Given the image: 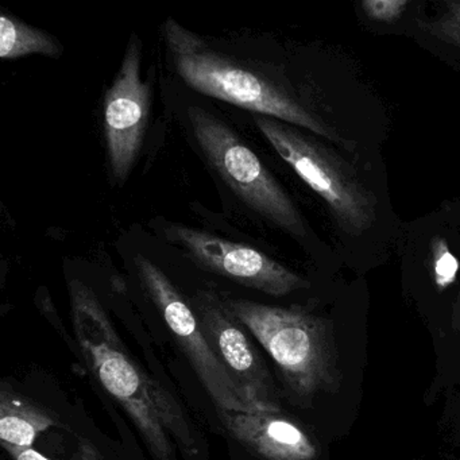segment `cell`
<instances>
[{
    "mask_svg": "<svg viewBox=\"0 0 460 460\" xmlns=\"http://www.w3.org/2000/svg\"><path fill=\"white\" fill-rule=\"evenodd\" d=\"M164 37L177 74L192 90L327 139L335 137L322 118L257 66L215 50L172 18L164 23Z\"/></svg>",
    "mask_w": 460,
    "mask_h": 460,
    "instance_id": "cell-1",
    "label": "cell"
},
{
    "mask_svg": "<svg viewBox=\"0 0 460 460\" xmlns=\"http://www.w3.org/2000/svg\"><path fill=\"white\" fill-rule=\"evenodd\" d=\"M228 311L273 358L285 384L298 398H311L336 384L332 336L322 317L300 306L266 305L223 297Z\"/></svg>",
    "mask_w": 460,
    "mask_h": 460,
    "instance_id": "cell-2",
    "label": "cell"
},
{
    "mask_svg": "<svg viewBox=\"0 0 460 460\" xmlns=\"http://www.w3.org/2000/svg\"><path fill=\"white\" fill-rule=\"evenodd\" d=\"M75 330L80 346L104 389L126 409L160 460L172 459V446L147 390V376L122 349L109 316L93 290L69 282Z\"/></svg>",
    "mask_w": 460,
    "mask_h": 460,
    "instance_id": "cell-3",
    "label": "cell"
},
{
    "mask_svg": "<svg viewBox=\"0 0 460 460\" xmlns=\"http://www.w3.org/2000/svg\"><path fill=\"white\" fill-rule=\"evenodd\" d=\"M255 125L279 157L330 207L344 233L358 236L376 220V198L352 166L296 126L255 115Z\"/></svg>",
    "mask_w": 460,
    "mask_h": 460,
    "instance_id": "cell-4",
    "label": "cell"
},
{
    "mask_svg": "<svg viewBox=\"0 0 460 460\" xmlns=\"http://www.w3.org/2000/svg\"><path fill=\"white\" fill-rule=\"evenodd\" d=\"M196 142L225 184L260 217L295 235H304L295 203L258 155L219 118L201 107L188 109Z\"/></svg>",
    "mask_w": 460,
    "mask_h": 460,
    "instance_id": "cell-5",
    "label": "cell"
},
{
    "mask_svg": "<svg viewBox=\"0 0 460 460\" xmlns=\"http://www.w3.org/2000/svg\"><path fill=\"white\" fill-rule=\"evenodd\" d=\"M134 263L147 295L163 314L180 346L184 349L201 384L217 408L242 413L255 411L209 344L192 306L185 301L171 279L144 255H137Z\"/></svg>",
    "mask_w": 460,
    "mask_h": 460,
    "instance_id": "cell-6",
    "label": "cell"
},
{
    "mask_svg": "<svg viewBox=\"0 0 460 460\" xmlns=\"http://www.w3.org/2000/svg\"><path fill=\"white\" fill-rule=\"evenodd\" d=\"M214 351L255 411H281L273 378L246 327L228 311L222 296L200 289L190 298Z\"/></svg>",
    "mask_w": 460,
    "mask_h": 460,
    "instance_id": "cell-7",
    "label": "cell"
},
{
    "mask_svg": "<svg viewBox=\"0 0 460 460\" xmlns=\"http://www.w3.org/2000/svg\"><path fill=\"white\" fill-rule=\"evenodd\" d=\"M142 44L131 36L119 71L104 96V136L110 169L125 181L141 152L153 103V80H142Z\"/></svg>",
    "mask_w": 460,
    "mask_h": 460,
    "instance_id": "cell-8",
    "label": "cell"
},
{
    "mask_svg": "<svg viewBox=\"0 0 460 460\" xmlns=\"http://www.w3.org/2000/svg\"><path fill=\"white\" fill-rule=\"evenodd\" d=\"M165 234L168 241L181 246L204 270L266 295L282 297L309 285L290 269L246 244L181 225L169 226Z\"/></svg>",
    "mask_w": 460,
    "mask_h": 460,
    "instance_id": "cell-9",
    "label": "cell"
},
{
    "mask_svg": "<svg viewBox=\"0 0 460 460\" xmlns=\"http://www.w3.org/2000/svg\"><path fill=\"white\" fill-rule=\"evenodd\" d=\"M230 435L266 460H314L317 446L311 436L281 411H222Z\"/></svg>",
    "mask_w": 460,
    "mask_h": 460,
    "instance_id": "cell-10",
    "label": "cell"
},
{
    "mask_svg": "<svg viewBox=\"0 0 460 460\" xmlns=\"http://www.w3.org/2000/svg\"><path fill=\"white\" fill-rule=\"evenodd\" d=\"M44 409L14 393H0V440L14 447H33L40 433L55 425Z\"/></svg>",
    "mask_w": 460,
    "mask_h": 460,
    "instance_id": "cell-11",
    "label": "cell"
},
{
    "mask_svg": "<svg viewBox=\"0 0 460 460\" xmlns=\"http://www.w3.org/2000/svg\"><path fill=\"white\" fill-rule=\"evenodd\" d=\"M63 53L60 42L42 29L28 25L14 15L0 17V58L17 60L31 55L58 58Z\"/></svg>",
    "mask_w": 460,
    "mask_h": 460,
    "instance_id": "cell-12",
    "label": "cell"
},
{
    "mask_svg": "<svg viewBox=\"0 0 460 460\" xmlns=\"http://www.w3.org/2000/svg\"><path fill=\"white\" fill-rule=\"evenodd\" d=\"M147 390H149L150 398L155 403L158 419L165 430H169L172 435H174L188 454L195 455L198 452L195 438L190 433V425H188L179 403L172 397L171 393L152 376L147 378Z\"/></svg>",
    "mask_w": 460,
    "mask_h": 460,
    "instance_id": "cell-13",
    "label": "cell"
},
{
    "mask_svg": "<svg viewBox=\"0 0 460 460\" xmlns=\"http://www.w3.org/2000/svg\"><path fill=\"white\" fill-rule=\"evenodd\" d=\"M432 252L433 281L438 290H446L456 281L460 269L459 261L452 254L448 244L441 236H435L430 242Z\"/></svg>",
    "mask_w": 460,
    "mask_h": 460,
    "instance_id": "cell-14",
    "label": "cell"
},
{
    "mask_svg": "<svg viewBox=\"0 0 460 460\" xmlns=\"http://www.w3.org/2000/svg\"><path fill=\"white\" fill-rule=\"evenodd\" d=\"M425 31L441 41L460 48V2H449L435 20L424 23Z\"/></svg>",
    "mask_w": 460,
    "mask_h": 460,
    "instance_id": "cell-15",
    "label": "cell"
},
{
    "mask_svg": "<svg viewBox=\"0 0 460 460\" xmlns=\"http://www.w3.org/2000/svg\"><path fill=\"white\" fill-rule=\"evenodd\" d=\"M409 6L408 0H365L362 10L371 21L393 23Z\"/></svg>",
    "mask_w": 460,
    "mask_h": 460,
    "instance_id": "cell-16",
    "label": "cell"
},
{
    "mask_svg": "<svg viewBox=\"0 0 460 460\" xmlns=\"http://www.w3.org/2000/svg\"><path fill=\"white\" fill-rule=\"evenodd\" d=\"M2 446L14 460H52L31 447H14L6 443H2ZM76 460H98V457L91 447L85 446L83 447L82 455Z\"/></svg>",
    "mask_w": 460,
    "mask_h": 460,
    "instance_id": "cell-17",
    "label": "cell"
}]
</instances>
